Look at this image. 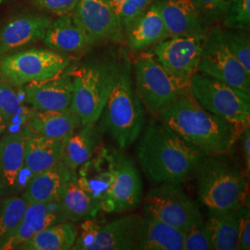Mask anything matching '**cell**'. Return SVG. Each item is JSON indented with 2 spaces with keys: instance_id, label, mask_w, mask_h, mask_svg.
Returning a JSON list of instances; mask_svg holds the SVG:
<instances>
[{
  "instance_id": "1",
  "label": "cell",
  "mask_w": 250,
  "mask_h": 250,
  "mask_svg": "<svg viewBox=\"0 0 250 250\" xmlns=\"http://www.w3.org/2000/svg\"><path fill=\"white\" fill-rule=\"evenodd\" d=\"M136 154L145 176L154 185L188 182L206 155L161 122L148 125Z\"/></svg>"
},
{
  "instance_id": "2",
  "label": "cell",
  "mask_w": 250,
  "mask_h": 250,
  "mask_svg": "<svg viewBox=\"0 0 250 250\" xmlns=\"http://www.w3.org/2000/svg\"><path fill=\"white\" fill-rule=\"evenodd\" d=\"M163 125L206 155L227 153L238 128L201 107L185 93L180 94L159 111Z\"/></svg>"
},
{
  "instance_id": "3",
  "label": "cell",
  "mask_w": 250,
  "mask_h": 250,
  "mask_svg": "<svg viewBox=\"0 0 250 250\" xmlns=\"http://www.w3.org/2000/svg\"><path fill=\"white\" fill-rule=\"evenodd\" d=\"M196 174L198 198L209 215L236 210L247 200L246 171L227 153L205 155Z\"/></svg>"
},
{
  "instance_id": "4",
  "label": "cell",
  "mask_w": 250,
  "mask_h": 250,
  "mask_svg": "<svg viewBox=\"0 0 250 250\" xmlns=\"http://www.w3.org/2000/svg\"><path fill=\"white\" fill-rule=\"evenodd\" d=\"M101 117L107 134L121 149L132 146L142 133L145 110L129 63L118 65L115 82Z\"/></svg>"
},
{
  "instance_id": "5",
  "label": "cell",
  "mask_w": 250,
  "mask_h": 250,
  "mask_svg": "<svg viewBox=\"0 0 250 250\" xmlns=\"http://www.w3.org/2000/svg\"><path fill=\"white\" fill-rule=\"evenodd\" d=\"M114 62H91L72 72V98L70 110L82 125L96 124L102 114L116 78Z\"/></svg>"
},
{
  "instance_id": "6",
  "label": "cell",
  "mask_w": 250,
  "mask_h": 250,
  "mask_svg": "<svg viewBox=\"0 0 250 250\" xmlns=\"http://www.w3.org/2000/svg\"><path fill=\"white\" fill-rule=\"evenodd\" d=\"M193 99L206 110L235 125H250V96L221 81L196 72L189 83Z\"/></svg>"
},
{
  "instance_id": "7",
  "label": "cell",
  "mask_w": 250,
  "mask_h": 250,
  "mask_svg": "<svg viewBox=\"0 0 250 250\" xmlns=\"http://www.w3.org/2000/svg\"><path fill=\"white\" fill-rule=\"evenodd\" d=\"M71 64L65 54L45 48H30L0 58V78L13 87L49 80L62 74Z\"/></svg>"
},
{
  "instance_id": "8",
  "label": "cell",
  "mask_w": 250,
  "mask_h": 250,
  "mask_svg": "<svg viewBox=\"0 0 250 250\" xmlns=\"http://www.w3.org/2000/svg\"><path fill=\"white\" fill-rule=\"evenodd\" d=\"M179 186L167 184L150 189L144 197V214L186 232L204 219L197 203Z\"/></svg>"
},
{
  "instance_id": "9",
  "label": "cell",
  "mask_w": 250,
  "mask_h": 250,
  "mask_svg": "<svg viewBox=\"0 0 250 250\" xmlns=\"http://www.w3.org/2000/svg\"><path fill=\"white\" fill-rule=\"evenodd\" d=\"M197 71L250 96V74L231 52L220 27L207 34Z\"/></svg>"
},
{
  "instance_id": "10",
  "label": "cell",
  "mask_w": 250,
  "mask_h": 250,
  "mask_svg": "<svg viewBox=\"0 0 250 250\" xmlns=\"http://www.w3.org/2000/svg\"><path fill=\"white\" fill-rule=\"evenodd\" d=\"M207 34L171 36L153 47L158 62L184 89L189 88L190 80L197 72Z\"/></svg>"
},
{
  "instance_id": "11",
  "label": "cell",
  "mask_w": 250,
  "mask_h": 250,
  "mask_svg": "<svg viewBox=\"0 0 250 250\" xmlns=\"http://www.w3.org/2000/svg\"><path fill=\"white\" fill-rule=\"evenodd\" d=\"M135 88L145 107L159 113L185 89L161 66L153 54L140 56L135 64Z\"/></svg>"
},
{
  "instance_id": "12",
  "label": "cell",
  "mask_w": 250,
  "mask_h": 250,
  "mask_svg": "<svg viewBox=\"0 0 250 250\" xmlns=\"http://www.w3.org/2000/svg\"><path fill=\"white\" fill-rule=\"evenodd\" d=\"M140 218V215L130 214L104 224L86 222L83 225L80 237L76 238L71 250H134Z\"/></svg>"
},
{
  "instance_id": "13",
  "label": "cell",
  "mask_w": 250,
  "mask_h": 250,
  "mask_svg": "<svg viewBox=\"0 0 250 250\" xmlns=\"http://www.w3.org/2000/svg\"><path fill=\"white\" fill-rule=\"evenodd\" d=\"M72 15L91 45L123 40L125 28L108 0H79Z\"/></svg>"
},
{
  "instance_id": "14",
  "label": "cell",
  "mask_w": 250,
  "mask_h": 250,
  "mask_svg": "<svg viewBox=\"0 0 250 250\" xmlns=\"http://www.w3.org/2000/svg\"><path fill=\"white\" fill-rule=\"evenodd\" d=\"M143 186L134 161L119 152L115 177L100 203L101 210L120 213L137 208L142 200Z\"/></svg>"
},
{
  "instance_id": "15",
  "label": "cell",
  "mask_w": 250,
  "mask_h": 250,
  "mask_svg": "<svg viewBox=\"0 0 250 250\" xmlns=\"http://www.w3.org/2000/svg\"><path fill=\"white\" fill-rule=\"evenodd\" d=\"M24 98L38 111L70 109L72 98V72H63L49 80L25 84Z\"/></svg>"
},
{
  "instance_id": "16",
  "label": "cell",
  "mask_w": 250,
  "mask_h": 250,
  "mask_svg": "<svg viewBox=\"0 0 250 250\" xmlns=\"http://www.w3.org/2000/svg\"><path fill=\"white\" fill-rule=\"evenodd\" d=\"M29 129L10 132L0 139V195L18 190L20 173L24 166V144Z\"/></svg>"
},
{
  "instance_id": "17",
  "label": "cell",
  "mask_w": 250,
  "mask_h": 250,
  "mask_svg": "<svg viewBox=\"0 0 250 250\" xmlns=\"http://www.w3.org/2000/svg\"><path fill=\"white\" fill-rule=\"evenodd\" d=\"M58 199L46 203L28 204L18 229L6 242L1 250L18 249L36 233L54 224L66 223Z\"/></svg>"
},
{
  "instance_id": "18",
  "label": "cell",
  "mask_w": 250,
  "mask_h": 250,
  "mask_svg": "<svg viewBox=\"0 0 250 250\" xmlns=\"http://www.w3.org/2000/svg\"><path fill=\"white\" fill-rule=\"evenodd\" d=\"M52 21L38 14H23L10 19L0 28V54L43 40Z\"/></svg>"
},
{
  "instance_id": "19",
  "label": "cell",
  "mask_w": 250,
  "mask_h": 250,
  "mask_svg": "<svg viewBox=\"0 0 250 250\" xmlns=\"http://www.w3.org/2000/svg\"><path fill=\"white\" fill-rule=\"evenodd\" d=\"M118 154V151L103 148L81 166L77 182L99 204L115 177Z\"/></svg>"
},
{
  "instance_id": "20",
  "label": "cell",
  "mask_w": 250,
  "mask_h": 250,
  "mask_svg": "<svg viewBox=\"0 0 250 250\" xmlns=\"http://www.w3.org/2000/svg\"><path fill=\"white\" fill-rule=\"evenodd\" d=\"M159 2L169 37L207 32V21L194 0H160Z\"/></svg>"
},
{
  "instance_id": "21",
  "label": "cell",
  "mask_w": 250,
  "mask_h": 250,
  "mask_svg": "<svg viewBox=\"0 0 250 250\" xmlns=\"http://www.w3.org/2000/svg\"><path fill=\"white\" fill-rule=\"evenodd\" d=\"M185 232L150 216L140 218L134 250H184Z\"/></svg>"
},
{
  "instance_id": "22",
  "label": "cell",
  "mask_w": 250,
  "mask_h": 250,
  "mask_svg": "<svg viewBox=\"0 0 250 250\" xmlns=\"http://www.w3.org/2000/svg\"><path fill=\"white\" fill-rule=\"evenodd\" d=\"M75 176L74 170L60 161L53 167L32 175L22 197L29 204L53 201L58 199L65 185Z\"/></svg>"
},
{
  "instance_id": "23",
  "label": "cell",
  "mask_w": 250,
  "mask_h": 250,
  "mask_svg": "<svg viewBox=\"0 0 250 250\" xmlns=\"http://www.w3.org/2000/svg\"><path fill=\"white\" fill-rule=\"evenodd\" d=\"M129 48L136 52L168 38L161 16L160 2L152 3L126 31Z\"/></svg>"
},
{
  "instance_id": "24",
  "label": "cell",
  "mask_w": 250,
  "mask_h": 250,
  "mask_svg": "<svg viewBox=\"0 0 250 250\" xmlns=\"http://www.w3.org/2000/svg\"><path fill=\"white\" fill-rule=\"evenodd\" d=\"M43 43L49 49L65 53L84 51L91 45L87 36L71 13L52 21L46 29Z\"/></svg>"
},
{
  "instance_id": "25",
  "label": "cell",
  "mask_w": 250,
  "mask_h": 250,
  "mask_svg": "<svg viewBox=\"0 0 250 250\" xmlns=\"http://www.w3.org/2000/svg\"><path fill=\"white\" fill-rule=\"evenodd\" d=\"M65 139L46 138L29 131L24 144V166L31 176L62 161Z\"/></svg>"
},
{
  "instance_id": "26",
  "label": "cell",
  "mask_w": 250,
  "mask_h": 250,
  "mask_svg": "<svg viewBox=\"0 0 250 250\" xmlns=\"http://www.w3.org/2000/svg\"><path fill=\"white\" fill-rule=\"evenodd\" d=\"M81 125L79 117L67 109L30 112L25 126L40 136L51 139H65Z\"/></svg>"
},
{
  "instance_id": "27",
  "label": "cell",
  "mask_w": 250,
  "mask_h": 250,
  "mask_svg": "<svg viewBox=\"0 0 250 250\" xmlns=\"http://www.w3.org/2000/svg\"><path fill=\"white\" fill-rule=\"evenodd\" d=\"M67 222H80L96 218L101 210L99 201L81 187L77 176L71 179L58 197Z\"/></svg>"
},
{
  "instance_id": "28",
  "label": "cell",
  "mask_w": 250,
  "mask_h": 250,
  "mask_svg": "<svg viewBox=\"0 0 250 250\" xmlns=\"http://www.w3.org/2000/svg\"><path fill=\"white\" fill-rule=\"evenodd\" d=\"M82 125L80 130L76 131V128L64 142L62 161L74 171L94 155L98 143L95 124Z\"/></svg>"
},
{
  "instance_id": "29",
  "label": "cell",
  "mask_w": 250,
  "mask_h": 250,
  "mask_svg": "<svg viewBox=\"0 0 250 250\" xmlns=\"http://www.w3.org/2000/svg\"><path fill=\"white\" fill-rule=\"evenodd\" d=\"M76 228L69 223L54 224L36 233L18 250H67L72 249L77 238Z\"/></svg>"
},
{
  "instance_id": "30",
  "label": "cell",
  "mask_w": 250,
  "mask_h": 250,
  "mask_svg": "<svg viewBox=\"0 0 250 250\" xmlns=\"http://www.w3.org/2000/svg\"><path fill=\"white\" fill-rule=\"evenodd\" d=\"M211 233L214 250H236L239 245L237 209L210 215L206 221Z\"/></svg>"
},
{
  "instance_id": "31",
  "label": "cell",
  "mask_w": 250,
  "mask_h": 250,
  "mask_svg": "<svg viewBox=\"0 0 250 250\" xmlns=\"http://www.w3.org/2000/svg\"><path fill=\"white\" fill-rule=\"evenodd\" d=\"M28 202L23 197H7L0 208V250L18 229L26 210Z\"/></svg>"
},
{
  "instance_id": "32",
  "label": "cell",
  "mask_w": 250,
  "mask_h": 250,
  "mask_svg": "<svg viewBox=\"0 0 250 250\" xmlns=\"http://www.w3.org/2000/svg\"><path fill=\"white\" fill-rule=\"evenodd\" d=\"M30 112L23 107L13 86L0 78V118L7 129L13 125H25Z\"/></svg>"
},
{
  "instance_id": "33",
  "label": "cell",
  "mask_w": 250,
  "mask_h": 250,
  "mask_svg": "<svg viewBox=\"0 0 250 250\" xmlns=\"http://www.w3.org/2000/svg\"><path fill=\"white\" fill-rule=\"evenodd\" d=\"M223 18L224 25L227 29L249 31L250 0H229Z\"/></svg>"
},
{
  "instance_id": "34",
  "label": "cell",
  "mask_w": 250,
  "mask_h": 250,
  "mask_svg": "<svg viewBox=\"0 0 250 250\" xmlns=\"http://www.w3.org/2000/svg\"><path fill=\"white\" fill-rule=\"evenodd\" d=\"M226 43L231 52L250 74V39L247 31L227 29L224 31Z\"/></svg>"
},
{
  "instance_id": "35",
  "label": "cell",
  "mask_w": 250,
  "mask_h": 250,
  "mask_svg": "<svg viewBox=\"0 0 250 250\" xmlns=\"http://www.w3.org/2000/svg\"><path fill=\"white\" fill-rule=\"evenodd\" d=\"M184 250H214L211 233L205 220L185 232Z\"/></svg>"
},
{
  "instance_id": "36",
  "label": "cell",
  "mask_w": 250,
  "mask_h": 250,
  "mask_svg": "<svg viewBox=\"0 0 250 250\" xmlns=\"http://www.w3.org/2000/svg\"><path fill=\"white\" fill-rule=\"evenodd\" d=\"M154 0H126L116 9L125 32L144 13Z\"/></svg>"
},
{
  "instance_id": "37",
  "label": "cell",
  "mask_w": 250,
  "mask_h": 250,
  "mask_svg": "<svg viewBox=\"0 0 250 250\" xmlns=\"http://www.w3.org/2000/svg\"><path fill=\"white\" fill-rule=\"evenodd\" d=\"M239 245L238 250H250V210L249 197L237 209Z\"/></svg>"
},
{
  "instance_id": "38",
  "label": "cell",
  "mask_w": 250,
  "mask_h": 250,
  "mask_svg": "<svg viewBox=\"0 0 250 250\" xmlns=\"http://www.w3.org/2000/svg\"><path fill=\"white\" fill-rule=\"evenodd\" d=\"M37 9L53 13L58 16L72 13L79 0H30Z\"/></svg>"
},
{
  "instance_id": "39",
  "label": "cell",
  "mask_w": 250,
  "mask_h": 250,
  "mask_svg": "<svg viewBox=\"0 0 250 250\" xmlns=\"http://www.w3.org/2000/svg\"><path fill=\"white\" fill-rule=\"evenodd\" d=\"M207 21L223 18L229 0H194Z\"/></svg>"
},
{
  "instance_id": "40",
  "label": "cell",
  "mask_w": 250,
  "mask_h": 250,
  "mask_svg": "<svg viewBox=\"0 0 250 250\" xmlns=\"http://www.w3.org/2000/svg\"><path fill=\"white\" fill-rule=\"evenodd\" d=\"M242 149L243 155L246 163L247 172L250 173V125H247L244 127L242 131Z\"/></svg>"
},
{
  "instance_id": "41",
  "label": "cell",
  "mask_w": 250,
  "mask_h": 250,
  "mask_svg": "<svg viewBox=\"0 0 250 250\" xmlns=\"http://www.w3.org/2000/svg\"><path fill=\"white\" fill-rule=\"evenodd\" d=\"M108 1L110 2V4L112 5V7L116 10L117 8H118L119 6H121L126 0H108Z\"/></svg>"
},
{
  "instance_id": "42",
  "label": "cell",
  "mask_w": 250,
  "mask_h": 250,
  "mask_svg": "<svg viewBox=\"0 0 250 250\" xmlns=\"http://www.w3.org/2000/svg\"><path fill=\"white\" fill-rule=\"evenodd\" d=\"M7 130V126L5 125V123L2 121V119L0 118V136L5 133V131Z\"/></svg>"
},
{
  "instance_id": "43",
  "label": "cell",
  "mask_w": 250,
  "mask_h": 250,
  "mask_svg": "<svg viewBox=\"0 0 250 250\" xmlns=\"http://www.w3.org/2000/svg\"><path fill=\"white\" fill-rule=\"evenodd\" d=\"M11 1H14V0H0V4H5V3H9Z\"/></svg>"
}]
</instances>
